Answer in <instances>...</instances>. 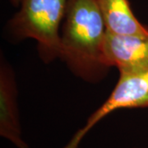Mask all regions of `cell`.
Returning <instances> with one entry per match:
<instances>
[{
    "instance_id": "1",
    "label": "cell",
    "mask_w": 148,
    "mask_h": 148,
    "mask_svg": "<svg viewBox=\"0 0 148 148\" xmlns=\"http://www.w3.org/2000/svg\"><path fill=\"white\" fill-rule=\"evenodd\" d=\"M60 36V57L76 76L90 82L110 67L104 55L106 27L97 0H68Z\"/></svg>"
},
{
    "instance_id": "2",
    "label": "cell",
    "mask_w": 148,
    "mask_h": 148,
    "mask_svg": "<svg viewBox=\"0 0 148 148\" xmlns=\"http://www.w3.org/2000/svg\"><path fill=\"white\" fill-rule=\"evenodd\" d=\"M68 0H21L20 10L9 21L13 36L32 38L38 43L45 63L60 57L59 27L64 19Z\"/></svg>"
},
{
    "instance_id": "3",
    "label": "cell",
    "mask_w": 148,
    "mask_h": 148,
    "mask_svg": "<svg viewBox=\"0 0 148 148\" xmlns=\"http://www.w3.org/2000/svg\"><path fill=\"white\" fill-rule=\"evenodd\" d=\"M148 107V69L120 73L119 79L109 98L88 119L84 127L75 134L69 145L77 148L80 141L104 117L120 109Z\"/></svg>"
},
{
    "instance_id": "4",
    "label": "cell",
    "mask_w": 148,
    "mask_h": 148,
    "mask_svg": "<svg viewBox=\"0 0 148 148\" xmlns=\"http://www.w3.org/2000/svg\"><path fill=\"white\" fill-rule=\"evenodd\" d=\"M104 55L108 66L120 73L148 69V36L116 35L106 31Z\"/></svg>"
},
{
    "instance_id": "5",
    "label": "cell",
    "mask_w": 148,
    "mask_h": 148,
    "mask_svg": "<svg viewBox=\"0 0 148 148\" xmlns=\"http://www.w3.org/2000/svg\"><path fill=\"white\" fill-rule=\"evenodd\" d=\"M0 135L17 148H29L21 138L14 73L3 60L0 69Z\"/></svg>"
},
{
    "instance_id": "6",
    "label": "cell",
    "mask_w": 148,
    "mask_h": 148,
    "mask_svg": "<svg viewBox=\"0 0 148 148\" xmlns=\"http://www.w3.org/2000/svg\"><path fill=\"white\" fill-rule=\"evenodd\" d=\"M97 3L107 32L148 36V27L137 19L128 0H97Z\"/></svg>"
},
{
    "instance_id": "7",
    "label": "cell",
    "mask_w": 148,
    "mask_h": 148,
    "mask_svg": "<svg viewBox=\"0 0 148 148\" xmlns=\"http://www.w3.org/2000/svg\"><path fill=\"white\" fill-rule=\"evenodd\" d=\"M21 0H11L12 4V5L16 6V7L20 5V4H21Z\"/></svg>"
}]
</instances>
